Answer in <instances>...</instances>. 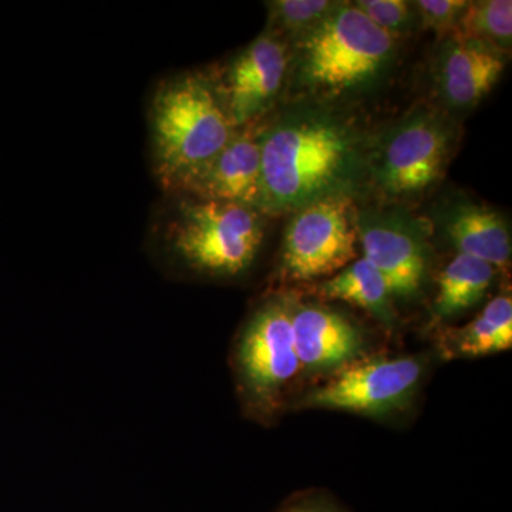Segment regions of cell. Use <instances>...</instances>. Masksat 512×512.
Here are the masks:
<instances>
[{
    "label": "cell",
    "mask_w": 512,
    "mask_h": 512,
    "mask_svg": "<svg viewBox=\"0 0 512 512\" xmlns=\"http://www.w3.org/2000/svg\"><path fill=\"white\" fill-rule=\"evenodd\" d=\"M365 136L322 103L299 104L261 124L262 215L295 212L330 197H353L367 177Z\"/></svg>",
    "instance_id": "1"
},
{
    "label": "cell",
    "mask_w": 512,
    "mask_h": 512,
    "mask_svg": "<svg viewBox=\"0 0 512 512\" xmlns=\"http://www.w3.org/2000/svg\"><path fill=\"white\" fill-rule=\"evenodd\" d=\"M147 123L151 170L165 195L187 190L235 133L217 74L204 70L161 79Z\"/></svg>",
    "instance_id": "2"
},
{
    "label": "cell",
    "mask_w": 512,
    "mask_h": 512,
    "mask_svg": "<svg viewBox=\"0 0 512 512\" xmlns=\"http://www.w3.org/2000/svg\"><path fill=\"white\" fill-rule=\"evenodd\" d=\"M264 217L234 202L171 194L154 221L153 242L174 268L207 278H237L259 254Z\"/></svg>",
    "instance_id": "3"
},
{
    "label": "cell",
    "mask_w": 512,
    "mask_h": 512,
    "mask_svg": "<svg viewBox=\"0 0 512 512\" xmlns=\"http://www.w3.org/2000/svg\"><path fill=\"white\" fill-rule=\"evenodd\" d=\"M396 59V37L377 28L353 3L339 2L296 40L293 86L322 100L362 96L387 79Z\"/></svg>",
    "instance_id": "4"
},
{
    "label": "cell",
    "mask_w": 512,
    "mask_h": 512,
    "mask_svg": "<svg viewBox=\"0 0 512 512\" xmlns=\"http://www.w3.org/2000/svg\"><path fill=\"white\" fill-rule=\"evenodd\" d=\"M456 141L444 111L417 107L369 148L367 178L390 204L417 200L443 180Z\"/></svg>",
    "instance_id": "5"
},
{
    "label": "cell",
    "mask_w": 512,
    "mask_h": 512,
    "mask_svg": "<svg viewBox=\"0 0 512 512\" xmlns=\"http://www.w3.org/2000/svg\"><path fill=\"white\" fill-rule=\"evenodd\" d=\"M292 303L286 296L262 302L235 342L232 363L239 394L256 417L278 409L289 383L302 369L293 342Z\"/></svg>",
    "instance_id": "6"
},
{
    "label": "cell",
    "mask_w": 512,
    "mask_h": 512,
    "mask_svg": "<svg viewBox=\"0 0 512 512\" xmlns=\"http://www.w3.org/2000/svg\"><path fill=\"white\" fill-rule=\"evenodd\" d=\"M353 197H330L293 212L285 229L281 269L286 278H330L359 256Z\"/></svg>",
    "instance_id": "7"
},
{
    "label": "cell",
    "mask_w": 512,
    "mask_h": 512,
    "mask_svg": "<svg viewBox=\"0 0 512 512\" xmlns=\"http://www.w3.org/2000/svg\"><path fill=\"white\" fill-rule=\"evenodd\" d=\"M421 377L423 365L416 357L357 360L306 394L302 404L311 409L386 416L409 406Z\"/></svg>",
    "instance_id": "8"
},
{
    "label": "cell",
    "mask_w": 512,
    "mask_h": 512,
    "mask_svg": "<svg viewBox=\"0 0 512 512\" xmlns=\"http://www.w3.org/2000/svg\"><path fill=\"white\" fill-rule=\"evenodd\" d=\"M363 258L382 274L393 298L419 295L429 272V222L397 208L356 211Z\"/></svg>",
    "instance_id": "9"
},
{
    "label": "cell",
    "mask_w": 512,
    "mask_h": 512,
    "mask_svg": "<svg viewBox=\"0 0 512 512\" xmlns=\"http://www.w3.org/2000/svg\"><path fill=\"white\" fill-rule=\"evenodd\" d=\"M288 43L265 30L217 74L228 116L235 130L259 123L274 107L291 67Z\"/></svg>",
    "instance_id": "10"
},
{
    "label": "cell",
    "mask_w": 512,
    "mask_h": 512,
    "mask_svg": "<svg viewBox=\"0 0 512 512\" xmlns=\"http://www.w3.org/2000/svg\"><path fill=\"white\" fill-rule=\"evenodd\" d=\"M292 330L302 370L335 373L365 353V338L355 323L328 306L292 303Z\"/></svg>",
    "instance_id": "11"
},
{
    "label": "cell",
    "mask_w": 512,
    "mask_h": 512,
    "mask_svg": "<svg viewBox=\"0 0 512 512\" xmlns=\"http://www.w3.org/2000/svg\"><path fill=\"white\" fill-rule=\"evenodd\" d=\"M507 55L487 43L447 37L436 60V89L450 110L473 109L500 82Z\"/></svg>",
    "instance_id": "12"
},
{
    "label": "cell",
    "mask_w": 512,
    "mask_h": 512,
    "mask_svg": "<svg viewBox=\"0 0 512 512\" xmlns=\"http://www.w3.org/2000/svg\"><path fill=\"white\" fill-rule=\"evenodd\" d=\"M181 194L234 202L258 210L261 195V121L235 130L227 146Z\"/></svg>",
    "instance_id": "13"
},
{
    "label": "cell",
    "mask_w": 512,
    "mask_h": 512,
    "mask_svg": "<svg viewBox=\"0 0 512 512\" xmlns=\"http://www.w3.org/2000/svg\"><path fill=\"white\" fill-rule=\"evenodd\" d=\"M444 235L457 254L480 259L497 268L511 262L510 224L500 212L470 200H457L441 211Z\"/></svg>",
    "instance_id": "14"
},
{
    "label": "cell",
    "mask_w": 512,
    "mask_h": 512,
    "mask_svg": "<svg viewBox=\"0 0 512 512\" xmlns=\"http://www.w3.org/2000/svg\"><path fill=\"white\" fill-rule=\"evenodd\" d=\"M318 292L323 299L348 302L393 328L396 312L392 292L382 274L363 256L323 281Z\"/></svg>",
    "instance_id": "15"
},
{
    "label": "cell",
    "mask_w": 512,
    "mask_h": 512,
    "mask_svg": "<svg viewBox=\"0 0 512 512\" xmlns=\"http://www.w3.org/2000/svg\"><path fill=\"white\" fill-rule=\"evenodd\" d=\"M512 348V299L497 296L473 322L448 332L444 350L451 357H480Z\"/></svg>",
    "instance_id": "16"
},
{
    "label": "cell",
    "mask_w": 512,
    "mask_h": 512,
    "mask_svg": "<svg viewBox=\"0 0 512 512\" xmlns=\"http://www.w3.org/2000/svg\"><path fill=\"white\" fill-rule=\"evenodd\" d=\"M495 268L471 256L457 254L441 272L434 316L451 319L476 306L493 284Z\"/></svg>",
    "instance_id": "17"
},
{
    "label": "cell",
    "mask_w": 512,
    "mask_h": 512,
    "mask_svg": "<svg viewBox=\"0 0 512 512\" xmlns=\"http://www.w3.org/2000/svg\"><path fill=\"white\" fill-rule=\"evenodd\" d=\"M450 37L478 40L507 55L512 43L511 0H480L468 3Z\"/></svg>",
    "instance_id": "18"
},
{
    "label": "cell",
    "mask_w": 512,
    "mask_h": 512,
    "mask_svg": "<svg viewBox=\"0 0 512 512\" xmlns=\"http://www.w3.org/2000/svg\"><path fill=\"white\" fill-rule=\"evenodd\" d=\"M339 2L333 0H274L266 3L268 32L288 40H296L315 28Z\"/></svg>",
    "instance_id": "19"
},
{
    "label": "cell",
    "mask_w": 512,
    "mask_h": 512,
    "mask_svg": "<svg viewBox=\"0 0 512 512\" xmlns=\"http://www.w3.org/2000/svg\"><path fill=\"white\" fill-rule=\"evenodd\" d=\"M377 28L399 37L407 35L419 26L414 2L406 0H357L353 2Z\"/></svg>",
    "instance_id": "20"
},
{
    "label": "cell",
    "mask_w": 512,
    "mask_h": 512,
    "mask_svg": "<svg viewBox=\"0 0 512 512\" xmlns=\"http://www.w3.org/2000/svg\"><path fill=\"white\" fill-rule=\"evenodd\" d=\"M468 0H419L414 2L419 28L439 37H450L456 30Z\"/></svg>",
    "instance_id": "21"
},
{
    "label": "cell",
    "mask_w": 512,
    "mask_h": 512,
    "mask_svg": "<svg viewBox=\"0 0 512 512\" xmlns=\"http://www.w3.org/2000/svg\"><path fill=\"white\" fill-rule=\"evenodd\" d=\"M278 512H346L325 495H303L289 501Z\"/></svg>",
    "instance_id": "22"
}]
</instances>
